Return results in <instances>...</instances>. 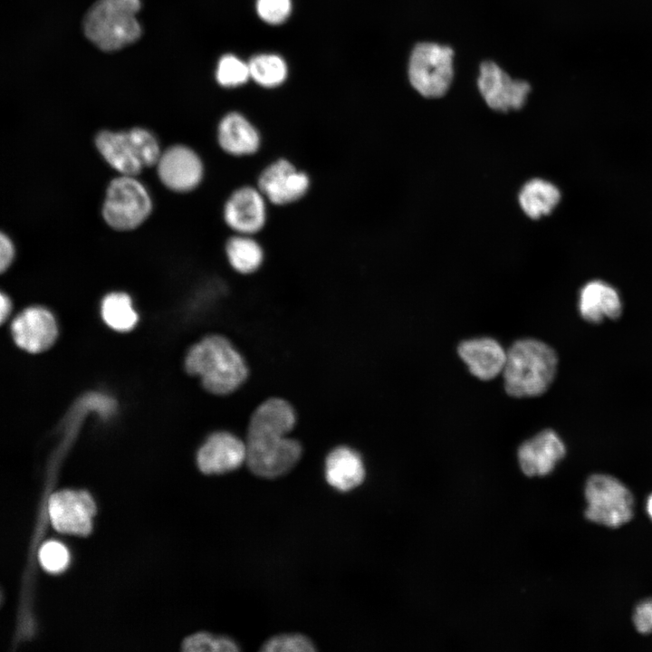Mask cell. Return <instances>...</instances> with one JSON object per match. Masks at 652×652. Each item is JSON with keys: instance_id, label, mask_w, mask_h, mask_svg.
<instances>
[{"instance_id": "cell-27", "label": "cell", "mask_w": 652, "mask_h": 652, "mask_svg": "<svg viewBox=\"0 0 652 652\" xmlns=\"http://www.w3.org/2000/svg\"><path fill=\"white\" fill-rule=\"evenodd\" d=\"M265 652H314L313 642L304 635L287 633L274 636L263 644Z\"/></svg>"}, {"instance_id": "cell-9", "label": "cell", "mask_w": 652, "mask_h": 652, "mask_svg": "<svg viewBox=\"0 0 652 652\" xmlns=\"http://www.w3.org/2000/svg\"><path fill=\"white\" fill-rule=\"evenodd\" d=\"M94 512L92 498L83 491H60L49 500L51 522L61 532L87 535L91 530Z\"/></svg>"}, {"instance_id": "cell-22", "label": "cell", "mask_w": 652, "mask_h": 652, "mask_svg": "<svg viewBox=\"0 0 652 652\" xmlns=\"http://www.w3.org/2000/svg\"><path fill=\"white\" fill-rule=\"evenodd\" d=\"M225 252L231 266L241 273L256 271L263 262L262 247L250 235L238 234L231 237L226 243Z\"/></svg>"}, {"instance_id": "cell-20", "label": "cell", "mask_w": 652, "mask_h": 652, "mask_svg": "<svg viewBox=\"0 0 652 652\" xmlns=\"http://www.w3.org/2000/svg\"><path fill=\"white\" fill-rule=\"evenodd\" d=\"M218 141L227 153L245 156L258 149L260 136L245 117L238 112H230L219 123Z\"/></svg>"}, {"instance_id": "cell-30", "label": "cell", "mask_w": 652, "mask_h": 652, "mask_svg": "<svg viewBox=\"0 0 652 652\" xmlns=\"http://www.w3.org/2000/svg\"><path fill=\"white\" fill-rule=\"evenodd\" d=\"M256 12L265 23L278 24L284 22L292 11L291 0H256Z\"/></svg>"}, {"instance_id": "cell-8", "label": "cell", "mask_w": 652, "mask_h": 652, "mask_svg": "<svg viewBox=\"0 0 652 652\" xmlns=\"http://www.w3.org/2000/svg\"><path fill=\"white\" fill-rule=\"evenodd\" d=\"M479 71V91L491 109L502 112L522 109L531 91L527 82L513 80L493 61L483 62Z\"/></svg>"}, {"instance_id": "cell-4", "label": "cell", "mask_w": 652, "mask_h": 652, "mask_svg": "<svg viewBox=\"0 0 652 652\" xmlns=\"http://www.w3.org/2000/svg\"><path fill=\"white\" fill-rule=\"evenodd\" d=\"M140 8V0H96L83 16V34L102 52L120 51L142 35Z\"/></svg>"}, {"instance_id": "cell-23", "label": "cell", "mask_w": 652, "mask_h": 652, "mask_svg": "<svg viewBox=\"0 0 652 652\" xmlns=\"http://www.w3.org/2000/svg\"><path fill=\"white\" fill-rule=\"evenodd\" d=\"M101 316L109 327L120 332L130 331L138 321L131 300L124 292H112L103 299Z\"/></svg>"}, {"instance_id": "cell-31", "label": "cell", "mask_w": 652, "mask_h": 652, "mask_svg": "<svg viewBox=\"0 0 652 652\" xmlns=\"http://www.w3.org/2000/svg\"><path fill=\"white\" fill-rule=\"evenodd\" d=\"M633 623L639 633H652V598L638 604L633 613Z\"/></svg>"}, {"instance_id": "cell-12", "label": "cell", "mask_w": 652, "mask_h": 652, "mask_svg": "<svg viewBox=\"0 0 652 652\" xmlns=\"http://www.w3.org/2000/svg\"><path fill=\"white\" fill-rule=\"evenodd\" d=\"M310 185L308 176L292 163L280 159L260 175L258 189L273 204L285 205L302 197Z\"/></svg>"}, {"instance_id": "cell-10", "label": "cell", "mask_w": 652, "mask_h": 652, "mask_svg": "<svg viewBox=\"0 0 652 652\" xmlns=\"http://www.w3.org/2000/svg\"><path fill=\"white\" fill-rule=\"evenodd\" d=\"M11 332L18 347L27 352L39 353L54 343L58 329L53 315L48 310L34 306L14 318Z\"/></svg>"}, {"instance_id": "cell-26", "label": "cell", "mask_w": 652, "mask_h": 652, "mask_svg": "<svg viewBox=\"0 0 652 652\" xmlns=\"http://www.w3.org/2000/svg\"><path fill=\"white\" fill-rule=\"evenodd\" d=\"M183 649L196 652H235L239 650V647L229 637L201 632L187 638L183 643Z\"/></svg>"}, {"instance_id": "cell-14", "label": "cell", "mask_w": 652, "mask_h": 652, "mask_svg": "<svg viewBox=\"0 0 652 652\" xmlns=\"http://www.w3.org/2000/svg\"><path fill=\"white\" fill-rule=\"evenodd\" d=\"M224 216L226 224L237 234H254L265 223V197L259 189L240 187L227 199Z\"/></svg>"}, {"instance_id": "cell-17", "label": "cell", "mask_w": 652, "mask_h": 652, "mask_svg": "<svg viewBox=\"0 0 652 652\" xmlns=\"http://www.w3.org/2000/svg\"><path fill=\"white\" fill-rule=\"evenodd\" d=\"M579 310L585 321L599 323L607 318L618 319L622 312V302L612 286L602 281H591L580 290Z\"/></svg>"}, {"instance_id": "cell-21", "label": "cell", "mask_w": 652, "mask_h": 652, "mask_svg": "<svg viewBox=\"0 0 652 652\" xmlns=\"http://www.w3.org/2000/svg\"><path fill=\"white\" fill-rule=\"evenodd\" d=\"M561 199L560 190L552 183L533 178L524 184L519 194V204L532 219L549 215Z\"/></svg>"}, {"instance_id": "cell-25", "label": "cell", "mask_w": 652, "mask_h": 652, "mask_svg": "<svg viewBox=\"0 0 652 652\" xmlns=\"http://www.w3.org/2000/svg\"><path fill=\"white\" fill-rule=\"evenodd\" d=\"M250 78L248 63L234 54L223 55L216 66V79L224 87H236Z\"/></svg>"}, {"instance_id": "cell-6", "label": "cell", "mask_w": 652, "mask_h": 652, "mask_svg": "<svg viewBox=\"0 0 652 652\" xmlns=\"http://www.w3.org/2000/svg\"><path fill=\"white\" fill-rule=\"evenodd\" d=\"M588 520L610 528L619 527L633 516L634 499L630 491L609 475H593L586 483Z\"/></svg>"}, {"instance_id": "cell-11", "label": "cell", "mask_w": 652, "mask_h": 652, "mask_svg": "<svg viewBox=\"0 0 652 652\" xmlns=\"http://www.w3.org/2000/svg\"><path fill=\"white\" fill-rule=\"evenodd\" d=\"M245 461V442L226 431H218L210 435L197 455L200 471L206 475L232 472Z\"/></svg>"}, {"instance_id": "cell-7", "label": "cell", "mask_w": 652, "mask_h": 652, "mask_svg": "<svg viewBox=\"0 0 652 652\" xmlns=\"http://www.w3.org/2000/svg\"><path fill=\"white\" fill-rule=\"evenodd\" d=\"M151 211V200L144 186L132 176L113 179L106 193L102 214L114 229L129 230L139 225Z\"/></svg>"}, {"instance_id": "cell-19", "label": "cell", "mask_w": 652, "mask_h": 652, "mask_svg": "<svg viewBox=\"0 0 652 652\" xmlns=\"http://www.w3.org/2000/svg\"><path fill=\"white\" fill-rule=\"evenodd\" d=\"M96 146L104 159L125 176H135L144 168L129 132L101 131Z\"/></svg>"}, {"instance_id": "cell-15", "label": "cell", "mask_w": 652, "mask_h": 652, "mask_svg": "<svg viewBox=\"0 0 652 652\" xmlns=\"http://www.w3.org/2000/svg\"><path fill=\"white\" fill-rule=\"evenodd\" d=\"M565 452V446L559 436L551 429H545L521 445L518 460L526 475H545L553 470Z\"/></svg>"}, {"instance_id": "cell-34", "label": "cell", "mask_w": 652, "mask_h": 652, "mask_svg": "<svg viewBox=\"0 0 652 652\" xmlns=\"http://www.w3.org/2000/svg\"><path fill=\"white\" fill-rule=\"evenodd\" d=\"M646 509L649 517L652 519V494L647 499Z\"/></svg>"}, {"instance_id": "cell-29", "label": "cell", "mask_w": 652, "mask_h": 652, "mask_svg": "<svg viewBox=\"0 0 652 652\" xmlns=\"http://www.w3.org/2000/svg\"><path fill=\"white\" fill-rule=\"evenodd\" d=\"M39 560L45 570L60 572L66 568L69 554L62 544L57 542H48L41 547Z\"/></svg>"}, {"instance_id": "cell-5", "label": "cell", "mask_w": 652, "mask_h": 652, "mask_svg": "<svg viewBox=\"0 0 652 652\" xmlns=\"http://www.w3.org/2000/svg\"><path fill=\"white\" fill-rule=\"evenodd\" d=\"M454 51L447 45L423 42L417 43L408 62V79L422 96L436 99L449 90L454 78Z\"/></svg>"}, {"instance_id": "cell-24", "label": "cell", "mask_w": 652, "mask_h": 652, "mask_svg": "<svg viewBox=\"0 0 652 652\" xmlns=\"http://www.w3.org/2000/svg\"><path fill=\"white\" fill-rule=\"evenodd\" d=\"M250 78L259 85L271 88L282 84L287 77L284 60L273 53H260L248 62Z\"/></svg>"}, {"instance_id": "cell-13", "label": "cell", "mask_w": 652, "mask_h": 652, "mask_svg": "<svg viewBox=\"0 0 652 652\" xmlns=\"http://www.w3.org/2000/svg\"><path fill=\"white\" fill-rule=\"evenodd\" d=\"M158 172L166 187L184 192L195 188L200 183L203 165L192 149L185 146H175L161 154L158 162Z\"/></svg>"}, {"instance_id": "cell-32", "label": "cell", "mask_w": 652, "mask_h": 652, "mask_svg": "<svg viewBox=\"0 0 652 652\" xmlns=\"http://www.w3.org/2000/svg\"><path fill=\"white\" fill-rule=\"evenodd\" d=\"M14 256V248L10 238L5 234L0 237V269L1 272L5 271Z\"/></svg>"}, {"instance_id": "cell-18", "label": "cell", "mask_w": 652, "mask_h": 652, "mask_svg": "<svg viewBox=\"0 0 652 652\" xmlns=\"http://www.w3.org/2000/svg\"><path fill=\"white\" fill-rule=\"evenodd\" d=\"M327 483L341 492L359 486L365 478V468L360 455L354 449L340 446L333 448L325 460Z\"/></svg>"}, {"instance_id": "cell-1", "label": "cell", "mask_w": 652, "mask_h": 652, "mask_svg": "<svg viewBox=\"0 0 652 652\" xmlns=\"http://www.w3.org/2000/svg\"><path fill=\"white\" fill-rule=\"evenodd\" d=\"M295 421L293 408L283 398H268L255 408L245 440V463L254 475L277 478L295 466L302 453L300 442L288 436Z\"/></svg>"}, {"instance_id": "cell-33", "label": "cell", "mask_w": 652, "mask_h": 652, "mask_svg": "<svg viewBox=\"0 0 652 652\" xmlns=\"http://www.w3.org/2000/svg\"><path fill=\"white\" fill-rule=\"evenodd\" d=\"M12 311V302L10 298L5 294L2 293L0 296V321L1 322H4L8 316L10 315Z\"/></svg>"}, {"instance_id": "cell-3", "label": "cell", "mask_w": 652, "mask_h": 652, "mask_svg": "<svg viewBox=\"0 0 652 652\" xmlns=\"http://www.w3.org/2000/svg\"><path fill=\"white\" fill-rule=\"evenodd\" d=\"M558 366L555 350L536 339H521L507 350L502 372L506 393L515 398L543 394L552 383Z\"/></svg>"}, {"instance_id": "cell-16", "label": "cell", "mask_w": 652, "mask_h": 652, "mask_svg": "<svg viewBox=\"0 0 652 652\" xmlns=\"http://www.w3.org/2000/svg\"><path fill=\"white\" fill-rule=\"evenodd\" d=\"M457 352L469 371L481 380H490L502 374L507 350L494 339L480 337L462 341Z\"/></svg>"}, {"instance_id": "cell-2", "label": "cell", "mask_w": 652, "mask_h": 652, "mask_svg": "<svg viewBox=\"0 0 652 652\" xmlns=\"http://www.w3.org/2000/svg\"><path fill=\"white\" fill-rule=\"evenodd\" d=\"M188 374L198 377L203 387L216 395H227L236 390L246 379V363L222 335L205 337L188 350L185 358Z\"/></svg>"}, {"instance_id": "cell-28", "label": "cell", "mask_w": 652, "mask_h": 652, "mask_svg": "<svg viewBox=\"0 0 652 652\" xmlns=\"http://www.w3.org/2000/svg\"><path fill=\"white\" fill-rule=\"evenodd\" d=\"M128 132L143 167H150L158 163L161 154L155 137L141 128H134Z\"/></svg>"}]
</instances>
